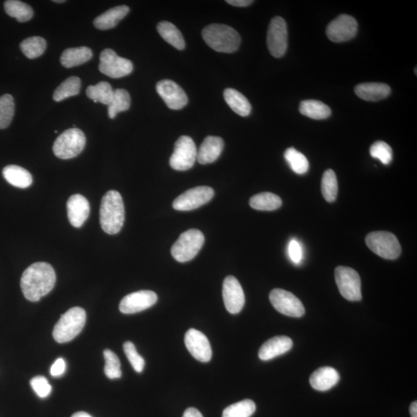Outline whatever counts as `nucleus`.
<instances>
[{"label": "nucleus", "mask_w": 417, "mask_h": 417, "mask_svg": "<svg viewBox=\"0 0 417 417\" xmlns=\"http://www.w3.org/2000/svg\"><path fill=\"white\" fill-rule=\"evenodd\" d=\"M56 283V274L52 266L45 262H37L26 269L21 281L24 297L32 303L46 296Z\"/></svg>", "instance_id": "f257e3e1"}, {"label": "nucleus", "mask_w": 417, "mask_h": 417, "mask_svg": "<svg viewBox=\"0 0 417 417\" xmlns=\"http://www.w3.org/2000/svg\"><path fill=\"white\" fill-rule=\"evenodd\" d=\"M125 222V207L118 191L110 190L102 198L100 208V223L102 230L111 235L116 234Z\"/></svg>", "instance_id": "f03ea898"}, {"label": "nucleus", "mask_w": 417, "mask_h": 417, "mask_svg": "<svg viewBox=\"0 0 417 417\" xmlns=\"http://www.w3.org/2000/svg\"><path fill=\"white\" fill-rule=\"evenodd\" d=\"M205 42L212 49L221 53H234L238 50L241 37L234 28L224 24H210L202 32Z\"/></svg>", "instance_id": "7ed1b4c3"}, {"label": "nucleus", "mask_w": 417, "mask_h": 417, "mask_svg": "<svg viewBox=\"0 0 417 417\" xmlns=\"http://www.w3.org/2000/svg\"><path fill=\"white\" fill-rule=\"evenodd\" d=\"M86 312L80 307H74L63 314L56 324L53 332L55 341L66 343L78 336L85 327Z\"/></svg>", "instance_id": "20e7f679"}, {"label": "nucleus", "mask_w": 417, "mask_h": 417, "mask_svg": "<svg viewBox=\"0 0 417 417\" xmlns=\"http://www.w3.org/2000/svg\"><path fill=\"white\" fill-rule=\"evenodd\" d=\"M204 241L205 237L201 230H189L179 236L171 249V254L178 262H188L201 252Z\"/></svg>", "instance_id": "39448f33"}, {"label": "nucleus", "mask_w": 417, "mask_h": 417, "mask_svg": "<svg viewBox=\"0 0 417 417\" xmlns=\"http://www.w3.org/2000/svg\"><path fill=\"white\" fill-rule=\"evenodd\" d=\"M86 138L79 128H73L63 132L55 141L53 146L54 155L61 159L78 156L85 149Z\"/></svg>", "instance_id": "423d86ee"}, {"label": "nucleus", "mask_w": 417, "mask_h": 417, "mask_svg": "<svg viewBox=\"0 0 417 417\" xmlns=\"http://www.w3.org/2000/svg\"><path fill=\"white\" fill-rule=\"evenodd\" d=\"M368 247L382 258L395 260L399 258L402 249L396 236L387 231H376L365 237Z\"/></svg>", "instance_id": "0eeeda50"}, {"label": "nucleus", "mask_w": 417, "mask_h": 417, "mask_svg": "<svg viewBox=\"0 0 417 417\" xmlns=\"http://www.w3.org/2000/svg\"><path fill=\"white\" fill-rule=\"evenodd\" d=\"M335 277L338 291L350 301L362 300L361 279L357 272L351 267H336Z\"/></svg>", "instance_id": "6e6552de"}, {"label": "nucleus", "mask_w": 417, "mask_h": 417, "mask_svg": "<svg viewBox=\"0 0 417 417\" xmlns=\"http://www.w3.org/2000/svg\"><path fill=\"white\" fill-rule=\"evenodd\" d=\"M197 160V150L194 140L189 136L179 138L170 160V166L177 171H187Z\"/></svg>", "instance_id": "1a4fd4ad"}, {"label": "nucleus", "mask_w": 417, "mask_h": 417, "mask_svg": "<svg viewBox=\"0 0 417 417\" xmlns=\"http://www.w3.org/2000/svg\"><path fill=\"white\" fill-rule=\"evenodd\" d=\"M99 70L112 79L123 78L132 72L133 63L119 57L113 50L105 49L100 55Z\"/></svg>", "instance_id": "9d476101"}, {"label": "nucleus", "mask_w": 417, "mask_h": 417, "mask_svg": "<svg viewBox=\"0 0 417 417\" xmlns=\"http://www.w3.org/2000/svg\"><path fill=\"white\" fill-rule=\"evenodd\" d=\"M269 298L274 309L285 316L300 318L305 314L303 304L289 292L276 288L271 292Z\"/></svg>", "instance_id": "9b49d317"}, {"label": "nucleus", "mask_w": 417, "mask_h": 417, "mask_svg": "<svg viewBox=\"0 0 417 417\" xmlns=\"http://www.w3.org/2000/svg\"><path fill=\"white\" fill-rule=\"evenodd\" d=\"M267 43L271 54L280 59L287 48V28L285 21L281 17H275L269 25Z\"/></svg>", "instance_id": "f8f14e48"}, {"label": "nucleus", "mask_w": 417, "mask_h": 417, "mask_svg": "<svg viewBox=\"0 0 417 417\" xmlns=\"http://www.w3.org/2000/svg\"><path fill=\"white\" fill-rule=\"evenodd\" d=\"M214 196V190L209 187H198L185 191L179 196L172 207L179 211L197 209L210 202Z\"/></svg>", "instance_id": "ddd939ff"}, {"label": "nucleus", "mask_w": 417, "mask_h": 417, "mask_svg": "<svg viewBox=\"0 0 417 417\" xmlns=\"http://www.w3.org/2000/svg\"><path fill=\"white\" fill-rule=\"evenodd\" d=\"M358 23L354 17L343 14L332 21L327 27L326 35L334 43L349 41L357 34Z\"/></svg>", "instance_id": "4468645a"}, {"label": "nucleus", "mask_w": 417, "mask_h": 417, "mask_svg": "<svg viewBox=\"0 0 417 417\" xmlns=\"http://www.w3.org/2000/svg\"><path fill=\"white\" fill-rule=\"evenodd\" d=\"M156 91L165 105L172 110H179L188 103V97L184 90L171 80L159 81L156 85Z\"/></svg>", "instance_id": "2eb2a0df"}, {"label": "nucleus", "mask_w": 417, "mask_h": 417, "mask_svg": "<svg viewBox=\"0 0 417 417\" xmlns=\"http://www.w3.org/2000/svg\"><path fill=\"white\" fill-rule=\"evenodd\" d=\"M223 297L227 310L233 314H238L245 304V296L238 280L228 276L223 285Z\"/></svg>", "instance_id": "dca6fc26"}, {"label": "nucleus", "mask_w": 417, "mask_h": 417, "mask_svg": "<svg viewBox=\"0 0 417 417\" xmlns=\"http://www.w3.org/2000/svg\"><path fill=\"white\" fill-rule=\"evenodd\" d=\"M158 296L152 291H139L126 295L121 301L119 310L123 314H134L150 309L157 303Z\"/></svg>", "instance_id": "f3484780"}, {"label": "nucleus", "mask_w": 417, "mask_h": 417, "mask_svg": "<svg viewBox=\"0 0 417 417\" xmlns=\"http://www.w3.org/2000/svg\"><path fill=\"white\" fill-rule=\"evenodd\" d=\"M185 344L190 354L196 360L208 363L212 358V349L208 338L200 331L190 329L185 336Z\"/></svg>", "instance_id": "a211bd4d"}, {"label": "nucleus", "mask_w": 417, "mask_h": 417, "mask_svg": "<svg viewBox=\"0 0 417 417\" xmlns=\"http://www.w3.org/2000/svg\"><path fill=\"white\" fill-rule=\"evenodd\" d=\"M67 208L70 224L76 228L82 227L90 214V204L87 199L80 194L73 195L69 198Z\"/></svg>", "instance_id": "6ab92c4d"}, {"label": "nucleus", "mask_w": 417, "mask_h": 417, "mask_svg": "<svg viewBox=\"0 0 417 417\" xmlns=\"http://www.w3.org/2000/svg\"><path fill=\"white\" fill-rule=\"evenodd\" d=\"M293 346L292 340L287 336H276L269 339L263 344L259 350V358L263 361L271 359L286 354Z\"/></svg>", "instance_id": "aec40b11"}, {"label": "nucleus", "mask_w": 417, "mask_h": 417, "mask_svg": "<svg viewBox=\"0 0 417 417\" xmlns=\"http://www.w3.org/2000/svg\"><path fill=\"white\" fill-rule=\"evenodd\" d=\"M223 146V139L216 136L207 137L200 150L197 151V161L202 165L213 163L221 155Z\"/></svg>", "instance_id": "412c9836"}, {"label": "nucleus", "mask_w": 417, "mask_h": 417, "mask_svg": "<svg viewBox=\"0 0 417 417\" xmlns=\"http://www.w3.org/2000/svg\"><path fill=\"white\" fill-rule=\"evenodd\" d=\"M391 89L386 83H363L355 88L358 98L367 101H378L388 97Z\"/></svg>", "instance_id": "4be33fe9"}, {"label": "nucleus", "mask_w": 417, "mask_h": 417, "mask_svg": "<svg viewBox=\"0 0 417 417\" xmlns=\"http://www.w3.org/2000/svg\"><path fill=\"white\" fill-rule=\"evenodd\" d=\"M340 380L338 372L332 367H323L314 372L310 377L311 386L318 391L329 390Z\"/></svg>", "instance_id": "5701e85b"}, {"label": "nucleus", "mask_w": 417, "mask_h": 417, "mask_svg": "<svg viewBox=\"0 0 417 417\" xmlns=\"http://www.w3.org/2000/svg\"><path fill=\"white\" fill-rule=\"evenodd\" d=\"M130 10V8L125 5L108 10L95 19L94 27L101 30L114 28L121 20H123Z\"/></svg>", "instance_id": "b1692460"}, {"label": "nucleus", "mask_w": 417, "mask_h": 417, "mask_svg": "<svg viewBox=\"0 0 417 417\" xmlns=\"http://www.w3.org/2000/svg\"><path fill=\"white\" fill-rule=\"evenodd\" d=\"M3 175L6 181L17 188H28L33 183V177L30 173L21 166L15 165L6 166L3 170Z\"/></svg>", "instance_id": "393cba45"}, {"label": "nucleus", "mask_w": 417, "mask_h": 417, "mask_svg": "<svg viewBox=\"0 0 417 417\" xmlns=\"http://www.w3.org/2000/svg\"><path fill=\"white\" fill-rule=\"evenodd\" d=\"M92 56V50L87 47L69 48L63 51L61 63L64 68H72L89 61Z\"/></svg>", "instance_id": "a878e982"}, {"label": "nucleus", "mask_w": 417, "mask_h": 417, "mask_svg": "<svg viewBox=\"0 0 417 417\" xmlns=\"http://www.w3.org/2000/svg\"><path fill=\"white\" fill-rule=\"evenodd\" d=\"M223 97L229 107L242 117L248 116L252 112V105L245 95L233 88H227L223 92Z\"/></svg>", "instance_id": "bb28decb"}, {"label": "nucleus", "mask_w": 417, "mask_h": 417, "mask_svg": "<svg viewBox=\"0 0 417 417\" xmlns=\"http://www.w3.org/2000/svg\"><path fill=\"white\" fill-rule=\"evenodd\" d=\"M299 112L305 116L314 120H323L328 119L331 114V109L322 101L316 100H307L301 102Z\"/></svg>", "instance_id": "cd10ccee"}, {"label": "nucleus", "mask_w": 417, "mask_h": 417, "mask_svg": "<svg viewBox=\"0 0 417 417\" xmlns=\"http://www.w3.org/2000/svg\"><path fill=\"white\" fill-rule=\"evenodd\" d=\"M157 30L160 36L172 47L179 50L185 49V43L183 34L174 24L168 21L160 22L157 26Z\"/></svg>", "instance_id": "c85d7f7f"}, {"label": "nucleus", "mask_w": 417, "mask_h": 417, "mask_svg": "<svg viewBox=\"0 0 417 417\" xmlns=\"http://www.w3.org/2000/svg\"><path fill=\"white\" fill-rule=\"evenodd\" d=\"M281 205V199L272 192H261L250 200V206L256 210L272 211L280 208Z\"/></svg>", "instance_id": "c756f323"}, {"label": "nucleus", "mask_w": 417, "mask_h": 417, "mask_svg": "<svg viewBox=\"0 0 417 417\" xmlns=\"http://www.w3.org/2000/svg\"><path fill=\"white\" fill-rule=\"evenodd\" d=\"M4 9L10 17L16 18L18 22H28L34 16L31 6L18 0H8L4 3Z\"/></svg>", "instance_id": "7c9ffc66"}, {"label": "nucleus", "mask_w": 417, "mask_h": 417, "mask_svg": "<svg viewBox=\"0 0 417 417\" xmlns=\"http://www.w3.org/2000/svg\"><path fill=\"white\" fill-rule=\"evenodd\" d=\"M86 94L90 99L94 101V103H100L108 105L111 103L113 98L114 90L110 83L101 81L96 85L88 87Z\"/></svg>", "instance_id": "2f4dec72"}, {"label": "nucleus", "mask_w": 417, "mask_h": 417, "mask_svg": "<svg viewBox=\"0 0 417 417\" xmlns=\"http://www.w3.org/2000/svg\"><path fill=\"white\" fill-rule=\"evenodd\" d=\"M131 105L130 94L125 89L114 90L113 98L109 104L108 112L109 118L113 119L121 112H125Z\"/></svg>", "instance_id": "473e14b6"}, {"label": "nucleus", "mask_w": 417, "mask_h": 417, "mask_svg": "<svg viewBox=\"0 0 417 417\" xmlns=\"http://www.w3.org/2000/svg\"><path fill=\"white\" fill-rule=\"evenodd\" d=\"M81 87V81L78 77H70L55 90L53 99L59 102L72 96L79 94Z\"/></svg>", "instance_id": "72a5a7b5"}, {"label": "nucleus", "mask_w": 417, "mask_h": 417, "mask_svg": "<svg viewBox=\"0 0 417 417\" xmlns=\"http://www.w3.org/2000/svg\"><path fill=\"white\" fill-rule=\"evenodd\" d=\"M47 48V42L41 37H31L21 43V49L29 59H35L43 53Z\"/></svg>", "instance_id": "f704fd0d"}, {"label": "nucleus", "mask_w": 417, "mask_h": 417, "mask_svg": "<svg viewBox=\"0 0 417 417\" xmlns=\"http://www.w3.org/2000/svg\"><path fill=\"white\" fill-rule=\"evenodd\" d=\"M285 159L291 169L297 174L303 175L309 169V163L303 153L289 148L285 152Z\"/></svg>", "instance_id": "c9c22d12"}, {"label": "nucleus", "mask_w": 417, "mask_h": 417, "mask_svg": "<svg viewBox=\"0 0 417 417\" xmlns=\"http://www.w3.org/2000/svg\"><path fill=\"white\" fill-rule=\"evenodd\" d=\"M338 187L335 172L332 170L324 172L322 179V192L327 202H334L336 200Z\"/></svg>", "instance_id": "e433bc0d"}, {"label": "nucleus", "mask_w": 417, "mask_h": 417, "mask_svg": "<svg viewBox=\"0 0 417 417\" xmlns=\"http://www.w3.org/2000/svg\"><path fill=\"white\" fill-rule=\"evenodd\" d=\"M15 104L10 94L0 97V130L8 128L14 116Z\"/></svg>", "instance_id": "4c0bfd02"}, {"label": "nucleus", "mask_w": 417, "mask_h": 417, "mask_svg": "<svg viewBox=\"0 0 417 417\" xmlns=\"http://www.w3.org/2000/svg\"><path fill=\"white\" fill-rule=\"evenodd\" d=\"M256 410L254 401L245 400L230 405L223 410L222 417H250Z\"/></svg>", "instance_id": "58836bf2"}, {"label": "nucleus", "mask_w": 417, "mask_h": 417, "mask_svg": "<svg viewBox=\"0 0 417 417\" xmlns=\"http://www.w3.org/2000/svg\"><path fill=\"white\" fill-rule=\"evenodd\" d=\"M105 360V374L110 380H115L121 377V363L116 354L111 350L104 352Z\"/></svg>", "instance_id": "ea45409f"}, {"label": "nucleus", "mask_w": 417, "mask_h": 417, "mask_svg": "<svg viewBox=\"0 0 417 417\" xmlns=\"http://www.w3.org/2000/svg\"><path fill=\"white\" fill-rule=\"evenodd\" d=\"M372 157L380 160L384 165H389L393 159V150L391 147L383 141H378L370 147Z\"/></svg>", "instance_id": "a19ab883"}, {"label": "nucleus", "mask_w": 417, "mask_h": 417, "mask_svg": "<svg viewBox=\"0 0 417 417\" xmlns=\"http://www.w3.org/2000/svg\"><path fill=\"white\" fill-rule=\"evenodd\" d=\"M123 349L134 371L139 374L142 373L145 363L144 358L138 354L136 346L131 342H126L124 343Z\"/></svg>", "instance_id": "79ce46f5"}, {"label": "nucleus", "mask_w": 417, "mask_h": 417, "mask_svg": "<svg viewBox=\"0 0 417 417\" xmlns=\"http://www.w3.org/2000/svg\"><path fill=\"white\" fill-rule=\"evenodd\" d=\"M30 385L37 395L41 398L48 397L52 391V387L48 380L43 376H36L32 378Z\"/></svg>", "instance_id": "37998d69"}, {"label": "nucleus", "mask_w": 417, "mask_h": 417, "mask_svg": "<svg viewBox=\"0 0 417 417\" xmlns=\"http://www.w3.org/2000/svg\"><path fill=\"white\" fill-rule=\"evenodd\" d=\"M288 253H289L290 258L294 264L298 265L303 260V248L296 240H292L290 242L289 246H288Z\"/></svg>", "instance_id": "c03bdc74"}, {"label": "nucleus", "mask_w": 417, "mask_h": 417, "mask_svg": "<svg viewBox=\"0 0 417 417\" xmlns=\"http://www.w3.org/2000/svg\"><path fill=\"white\" fill-rule=\"evenodd\" d=\"M66 363L63 358H57L50 369V374L54 377H59L65 373Z\"/></svg>", "instance_id": "a18cd8bd"}, {"label": "nucleus", "mask_w": 417, "mask_h": 417, "mask_svg": "<svg viewBox=\"0 0 417 417\" xmlns=\"http://www.w3.org/2000/svg\"><path fill=\"white\" fill-rule=\"evenodd\" d=\"M227 3L237 6V8H245V6L252 5L254 2L252 0H227Z\"/></svg>", "instance_id": "49530a36"}, {"label": "nucleus", "mask_w": 417, "mask_h": 417, "mask_svg": "<svg viewBox=\"0 0 417 417\" xmlns=\"http://www.w3.org/2000/svg\"><path fill=\"white\" fill-rule=\"evenodd\" d=\"M183 417H203L202 414L198 409L194 407H190L183 414Z\"/></svg>", "instance_id": "de8ad7c7"}, {"label": "nucleus", "mask_w": 417, "mask_h": 417, "mask_svg": "<svg viewBox=\"0 0 417 417\" xmlns=\"http://www.w3.org/2000/svg\"><path fill=\"white\" fill-rule=\"evenodd\" d=\"M409 412L411 417H417V403L413 402L409 407Z\"/></svg>", "instance_id": "09e8293b"}, {"label": "nucleus", "mask_w": 417, "mask_h": 417, "mask_svg": "<svg viewBox=\"0 0 417 417\" xmlns=\"http://www.w3.org/2000/svg\"><path fill=\"white\" fill-rule=\"evenodd\" d=\"M72 417H92V416L85 412H78V413H75Z\"/></svg>", "instance_id": "8fccbe9b"}, {"label": "nucleus", "mask_w": 417, "mask_h": 417, "mask_svg": "<svg viewBox=\"0 0 417 417\" xmlns=\"http://www.w3.org/2000/svg\"><path fill=\"white\" fill-rule=\"evenodd\" d=\"M54 3H64L65 1H64V0H54Z\"/></svg>", "instance_id": "3c124183"}]
</instances>
